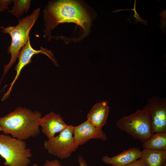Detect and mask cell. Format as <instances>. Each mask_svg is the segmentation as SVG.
<instances>
[{"label":"cell","instance_id":"6da1fadb","mask_svg":"<svg viewBox=\"0 0 166 166\" xmlns=\"http://www.w3.org/2000/svg\"><path fill=\"white\" fill-rule=\"evenodd\" d=\"M45 29L44 37L48 40L52 38V30L60 24L71 22L81 27L87 33L90 25L89 16L85 10L78 2L69 0H58L49 2L43 11Z\"/></svg>","mask_w":166,"mask_h":166},{"label":"cell","instance_id":"7a4b0ae2","mask_svg":"<svg viewBox=\"0 0 166 166\" xmlns=\"http://www.w3.org/2000/svg\"><path fill=\"white\" fill-rule=\"evenodd\" d=\"M42 116L40 112L19 106L0 117V126L6 135L10 134L14 138L24 140L39 134Z\"/></svg>","mask_w":166,"mask_h":166},{"label":"cell","instance_id":"3957f363","mask_svg":"<svg viewBox=\"0 0 166 166\" xmlns=\"http://www.w3.org/2000/svg\"><path fill=\"white\" fill-rule=\"evenodd\" d=\"M40 12V9L38 8L34 10L31 14L19 18L17 25L3 27L1 32L4 34H9L11 37V43L7 50L8 53L11 55V57L8 63L4 66L0 83L5 74L18 58L21 49L30 39V32L37 20Z\"/></svg>","mask_w":166,"mask_h":166},{"label":"cell","instance_id":"277c9868","mask_svg":"<svg viewBox=\"0 0 166 166\" xmlns=\"http://www.w3.org/2000/svg\"><path fill=\"white\" fill-rule=\"evenodd\" d=\"M0 155L5 160V166H28L32 154L24 140L1 134Z\"/></svg>","mask_w":166,"mask_h":166},{"label":"cell","instance_id":"5b68a950","mask_svg":"<svg viewBox=\"0 0 166 166\" xmlns=\"http://www.w3.org/2000/svg\"><path fill=\"white\" fill-rule=\"evenodd\" d=\"M116 125L142 143L154 133L150 115L143 109L137 110L128 116H123L117 121Z\"/></svg>","mask_w":166,"mask_h":166},{"label":"cell","instance_id":"8992f818","mask_svg":"<svg viewBox=\"0 0 166 166\" xmlns=\"http://www.w3.org/2000/svg\"><path fill=\"white\" fill-rule=\"evenodd\" d=\"M74 126H68L56 136L45 140V148L49 153L63 159L69 157L78 148L73 133Z\"/></svg>","mask_w":166,"mask_h":166},{"label":"cell","instance_id":"52a82bcc","mask_svg":"<svg viewBox=\"0 0 166 166\" xmlns=\"http://www.w3.org/2000/svg\"><path fill=\"white\" fill-rule=\"evenodd\" d=\"M143 109L148 113L154 133L166 132V99L159 96L152 97L147 100Z\"/></svg>","mask_w":166,"mask_h":166},{"label":"cell","instance_id":"ba28073f","mask_svg":"<svg viewBox=\"0 0 166 166\" xmlns=\"http://www.w3.org/2000/svg\"><path fill=\"white\" fill-rule=\"evenodd\" d=\"M39 53L44 54L49 57L57 66L58 64L53 54L50 50L41 46L39 50L34 49L31 46L29 39L26 44L21 49L18 57V62L15 67L16 72V76L10 84V87L2 98L3 100L5 99L10 94L15 83L18 79L22 69L31 62V58L34 55Z\"/></svg>","mask_w":166,"mask_h":166},{"label":"cell","instance_id":"9c48e42d","mask_svg":"<svg viewBox=\"0 0 166 166\" xmlns=\"http://www.w3.org/2000/svg\"><path fill=\"white\" fill-rule=\"evenodd\" d=\"M73 133L75 142L78 146L92 139L107 140V136L102 129L97 128L88 120L80 125L74 126Z\"/></svg>","mask_w":166,"mask_h":166},{"label":"cell","instance_id":"30bf717a","mask_svg":"<svg viewBox=\"0 0 166 166\" xmlns=\"http://www.w3.org/2000/svg\"><path fill=\"white\" fill-rule=\"evenodd\" d=\"M39 125L42 128V132L49 139L54 136L56 133L62 131L68 125L63 121L60 114L51 112L40 119Z\"/></svg>","mask_w":166,"mask_h":166},{"label":"cell","instance_id":"8fae6325","mask_svg":"<svg viewBox=\"0 0 166 166\" xmlns=\"http://www.w3.org/2000/svg\"><path fill=\"white\" fill-rule=\"evenodd\" d=\"M141 151L136 147L124 150L121 153L109 157L107 155L102 158L103 162L113 166H124L134 162L141 156Z\"/></svg>","mask_w":166,"mask_h":166},{"label":"cell","instance_id":"7c38bea8","mask_svg":"<svg viewBox=\"0 0 166 166\" xmlns=\"http://www.w3.org/2000/svg\"><path fill=\"white\" fill-rule=\"evenodd\" d=\"M109 109L106 100L97 103L88 113L87 120L97 128L102 129L106 123Z\"/></svg>","mask_w":166,"mask_h":166},{"label":"cell","instance_id":"4fadbf2b","mask_svg":"<svg viewBox=\"0 0 166 166\" xmlns=\"http://www.w3.org/2000/svg\"><path fill=\"white\" fill-rule=\"evenodd\" d=\"M140 158L146 166H162L166 161V150L144 149Z\"/></svg>","mask_w":166,"mask_h":166},{"label":"cell","instance_id":"5bb4252c","mask_svg":"<svg viewBox=\"0 0 166 166\" xmlns=\"http://www.w3.org/2000/svg\"><path fill=\"white\" fill-rule=\"evenodd\" d=\"M142 146L143 149L166 150V132L154 133Z\"/></svg>","mask_w":166,"mask_h":166},{"label":"cell","instance_id":"9a60e30c","mask_svg":"<svg viewBox=\"0 0 166 166\" xmlns=\"http://www.w3.org/2000/svg\"><path fill=\"white\" fill-rule=\"evenodd\" d=\"M14 6L11 10H8L9 13L12 14L17 18H19L29 10L31 4L30 0H14Z\"/></svg>","mask_w":166,"mask_h":166},{"label":"cell","instance_id":"2e32d148","mask_svg":"<svg viewBox=\"0 0 166 166\" xmlns=\"http://www.w3.org/2000/svg\"><path fill=\"white\" fill-rule=\"evenodd\" d=\"M13 2L12 0H0V12H2L8 8V6Z\"/></svg>","mask_w":166,"mask_h":166},{"label":"cell","instance_id":"e0dca14e","mask_svg":"<svg viewBox=\"0 0 166 166\" xmlns=\"http://www.w3.org/2000/svg\"><path fill=\"white\" fill-rule=\"evenodd\" d=\"M44 166H62L60 161L57 160H46Z\"/></svg>","mask_w":166,"mask_h":166},{"label":"cell","instance_id":"ac0fdd59","mask_svg":"<svg viewBox=\"0 0 166 166\" xmlns=\"http://www.w3.org/2000/svg\"><path fill=\"white\" fill-rule=\"evenodd\" d=\"M124 166H146V165L142 160L140 158L134 162Z\"/></svg>","mask_w":166,"mask_h":166},{"label":"cell","instance_id":"d6986e66","mask_svg":"<svg viewBox=\"0 0 166 166\" xmlns=\"http://www.w3.org/2000/svg\"><path fill=\"white\" fill-rule=\"evenodd\" d=\"M78 160L80 166H88V164L87 162L82 156H78Z\"/></svg>","mask_w":166,"mask_h":166},{"label":"cell","instance_id":"ffe728a7","mask_svg":"<svg viewBox=\"0 0 166 166\" xmlns=\"http://www.w3.org/2000/svg\"><path fill=\"white\" fill-rule=\"evenodd\" d=\"M33 166H39L36 164L34 163L33 164Z\"/></svg>","mask_w":166,"mask_h":166},{"label":"cell","instance_id":"44dd1931","mask_svg":"<svg viewBox=\"0 0 166 166\" xmlns=\"http://www.w3.org/2000/svg\"><path fill=\"white\" fill-rule=\"evenodd\" d=\"M162 166H166V161L164 163Z\"/></svg>","mask_w":166,"mask_h":166},{"label":"cell","instance_id":"7402d4cb","mask_svg":"<svg viewBox=\"0 0 166 166\" xmlns=\"http://www.w3.org/2000/svg\"><path fill=\"white\" fill-rule=\"evenodd\" d=\"M3 27V26H0V29H2Z\"/></svg>","mask_w":166,"mask_h":166},{"label":"cell","instance_id":"603a6c76","mask_svg":"<svg viewBox=\"0 0 166 166\" xmlns=\"http://www.w3.org/2000/svg\"><path fill=\"white\" fill-rule=\"evenodd\" d=\"M0 131H2V128H1V127L0 126Z\"/></svg>","mask_w":166,"mask_h":166}]
</instances>
